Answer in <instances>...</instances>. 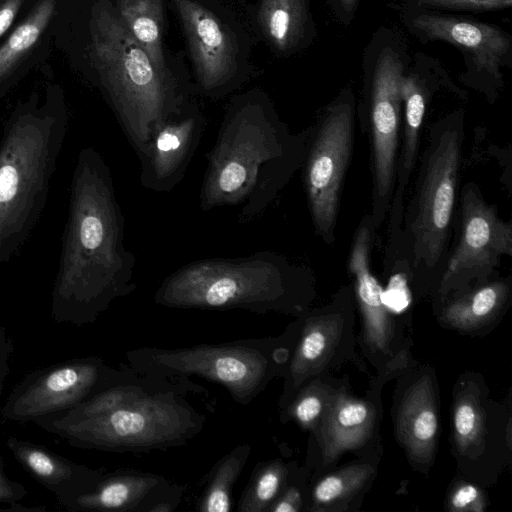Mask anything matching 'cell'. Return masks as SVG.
I'll list each match as a JSON object with an SVG mask.
<instances>
[{"mask_svg":"<svg viewBox=\"0 0 512 512\" xmlns=\"http://www.w3.org/2000/svg\"><path fill=\"white\" fill-rule=\"evenodd\" d=\"M309 133L292 132L261 91L234 96L206 156L200 209L238 207L240 223L262 216L300 170Z\"/></svg>","mask_w":512,"mask_h":512,"instance_id":"6da1fadb","label":"cell"},{"mask_svg":"<svg viewBox=\"0 0 512 512\" xmlns=\"http://www.w3.org/2000/svg\"><path fill=\"white\" fill-rule=\"evenodd\" d=\"M312 282L308 267L263 250L190 262L163 279L154 301L176 309L295 313L302 310Z\"/></svg>","mask_w":512,"mask_h":512,"instance_id":"7a4b0ae2","label":"cell"},{"mask_svg":"<svg viewBox=\"0 0 512 512\" xmlns=\"http://www.w3.org/2000/svg\"><path fill=\"white\" fill-rule=\"evenodd\" d=\"M464 139L463 109L447 112L432 123L413 193L404 206L403 231L412 284L418 289L436 287L446 266L456 225Z\"/></svg>","mask_w":512,"mask_h":512,"instance_id":"3957f363","label":"cell"},{"mask_svg":"<svg viewBox=\"0 0 512 512\" xmlns=\"http://www.w3.org/2000/svg\"><path fill=\"white\" fill-rule=\"evenodd\" d=\"M92 57L137 157L157 128L190 101L187 89L162 73L111 9L92 19Z\"/></svg>","mask_w":512,"mask_h":512,"instance_id":"277c9868","label":"cell"},{"mask_svg":"<svg viewBox=\"0 0 512 512\" xmlns=\"http://www.w3.org/2000/svg\"><path fill=\"white\" fill-rule=\"evenodd\" d=\"M412 55L396 29L379 27L362 55V87L356 117L369 143L372 221L378 230L388 215L395 186L402 119L401 77Z\"/></svg>","mask_w":512,"mask_h":512,"instance_id":"5b68a950","label":"cell"},{"mask_svg":"<svg viewBox=\"0 0 512 512\" xmlns=\"http://www.w3.org/2000/svg\"><path fill=\"white\" fill-rule=\"evenodd\" d=\"M286 336L182 348L140 347L125 353L131 370L158 379L197 376L223 386L240 405L251 403L288 365Z\"/></svg>","mask_w":512,"mask_h":512,"instance_id":"8992f818","label":"cell"},{"mask_svg":"<svg viewBox=\"0 0 512 512\" xmlns=\"http://www.w3.org/2000/svg\"><path fill=\"white\" fill-rule=\"evenodd\" d=\"M165 381V380H164ZM161 382L129 403L98 417L53 423L56 431L88 447L139 452L186 444L205 425L178 386Z\"/></svg>","mask_w":512,"mask_h":512,"instance_id":"52a82bcc","label":"cell"},{"mask_svg":"<svg viewBox=\"0 0 512 512\" xmlns=\"http://www.w3.org/2000/svg\"><path fill=\"white\" fill-rule=\"evenodd\" d=\"M356 97L350 85L319 111L309 126L302 181L315 234L327 245L335 242L340 200L352 160Z\"/></svg>","mask_w":512,"mask_h":512,"instance_id":"ba28073f","label":"cell"},{"mask_svg":"<svg viewBox=\"0 0 512 512\" xmlns=\"http://www.w3.org/2000/svg\"><path fill=\"white\" fill-rule=\"evenodd\" d=\"M400 21L419 42L457 49L465 71L458 81L493 105L504 89L503 69L512 66V36L501 27L459 13L401 7Z\"/></svg>","mask_w":512,"mask_h":512,"instance_id":"9c48e42d","label":"cell"},{"mask_svg":"<svg viewBox=\"0 0 512 512\" xmlns=\"http://www.w3.org/2000/svg\"><path fill=\"white\" fill-rule=\"evenodd\" d=\"M459 226L445 269L436 286L441 297L490 281L503 256H512V224L499 216L475 182L459 194Z\"/></svg>","mask_w":512,"mask_h":512,"instance_id":"30bf717a","label":"cell"},{"mask_svg":"<svg viewBox=\"0 0 512 512\" xmlns=\"http://www.w3.org/2000/svg\"><path fill=\"white\" fill-rule=\"evenodd\" d=\"M441 90H447L462 100L467 98V93L453 82L437 58L424 53L412 55L400 82L402 119L388 226L403 225L405 194L418 161L426 112Z\"/></svg>","mask_w":512,"mask_h":512,"instance_id":"8fae6325","label":"cell"},{"mask_svg":"<svg viewBox=\"0 0 512 512\" xmlns=\"http://www.w3.org/2000/svg\"><path fill=\"white\" fill-rule=\"evenodd\" d=\"M194 63L199 91L221 98L238 85L237 50L227 25L197 0H174Z\"/></svg>","mask_w":512,"mask_h":512,"instance_id":"7c38bea8","label":"cell"},{"mask_svg":"<svg viewBox=\"0 0 512 512\" xmlns=\"http://www.w3.org/2000/svg\"><path fill=\"white\" fill-rule=\"evenodd\" d=\"M206 125L205 115L193 102L164 121L138 156L140 184L153 192L172 191L183 180Z\"/></svg>","mask_w":512,"mask_h":512,"instance_id":"4fadbf2b","label":"cell"},{"mask_svg":"<svg viewBox=\"0 0 512 512\" xmlns=\"http://www.w3.org/2000/svg\"><path fill=\"white\" fill-rule=\"evenodd\" d=\"M122 375L104 366L99 359L57 367L37 379L6 406V415L23 420L72 408L101 383Z\"/></svg>","mask_w":512,"mask_h":512,"instance_id":"5bb4252c","label":"cell"},{"mask_svg":"<svg viewBox=\"0 0 512 512\" xmlns=\"http://www.w3.org/2000/svg\"><path fill=\"white\" fill-rule=\"evenodd\" d=\"M377 229L370 213H365L352 238L347 270L353 279L355 292L363 313L367 337L378 348H385L388 340L389 316L382 301L383 286L373 274L372 248Z\"/></svg>","mask_w":512,"mask_h":512,"instance_id":"9a60e30c","label":"cell"},{"mask_svg":"<svg viewBox=\"0 0 512 512\" xmlns=\"http://www.w3.org/2000/svg\"><path fill=\"white\" fill-rule=\"evenodd\" d=\"M165 478L146 472H124L100 480L96 486L77 496V510L126 512L148 511L173 488Z\"/></svg>","mask_w":512,"mask_h":512,"instance_id":"2e32d148","label":"cell"},{"mask_svg":"<svg viewBox=\"0 0 512 512\" xmlns=\"http://www.w3.org/2000/svg\"><path fill=\"white\" fill-rule=\"evenodd\" d=\"M257 18L266 40L282 56L307 49L318 35L311 0H261Z\"/></svg>","mask_w":512,"mask_h":512,"instance_id":"e0dca14e","label":"cell"},{"mask_svg":"<svg viewBox=\"0 0 512 512\" xmlns=\"http://www.w3.org/2000/svg\"><path fill=\"white\" fill-rule=\"evenodd\" d=\"M119 17L154 65L168 74L163 50L162 0H119Z\"/></svg>","mask_w":512,"mask_h":512,"instance_id":"ac0fdd59","label":"cell"},{"mask_svg":"<svg viewBox=\"0 0 512 512\" xmlns=\"http://www.w3.org/2000/svg\"><path fill=\"white\" fill-rule=\"evenodd\" d=\"M511 277L488 281L452 295L444 315L447 321L461 326L480 324L498 311L510 292Z\"/></svg>","mask_w":512,"mask_h":512,"instance_id":"d6986e66","label":"cell"},{"mask_svg":"<svg viewBox=\"0 0 512 512\" xmlns=\"http://www.w3.org/2000/svg\"><path fill=\"white\" fill-rule=\"evenodd\" d=\"M252 448L249 444L235 447L214 466L197 510L201 512H229L232 489Z\"/></svg>","mask_w":512,"mask_h":512,"instance_id":"ffe728a7","label":"cell"},{"mask_svg":"<svg viewBox=\"0 0 512 512\" xmlns=\"http://www.w3.org/2000/svg\"><path fill=\"white\" fill-rule=\"evenodd\" d=\"M55 5L56 0H40L0 47V78L8 74L36 44L54 14Z\"/></svg>","mask_w":512,"mask_h":512,"instance_id":"44dd1931","label":"cell"},{"mask_svg":"<svg viewBox=\"0 0 512 512\" xmlns=\"http://www.w3.org/2000/svg\"><path fill=\"white\" fill-rule=\"evenodd\" d=\"M287 475L286 466L278 460L258 463L239 500L237 511H268L285 488Z\"/></svg>","mask_w":512,"mask_h":512,"instance_id":"7402d4cb","label":"cell"},{"mask_svg":"<svg viewBox=\"0 0 512 512\" xmlns=\"http://www.w3.org/2000/svg\"><path fill=\"white\" fill-rule=\"evenodd\" d=\"M8 446L18 461L49 488L61 487L75 473L71 463L44 448L15 439H10Z\"/></svg>","mask_w":512,"mask_h":512,"instance_id":"603a6c76","label":"cell"},{"mask_svg":"<svg viewBox=\"0 0 512 512\" xmlns=\"http://www.w3.org/2000/svg\"><path fill=\"white\" fill-rule=\"evenodd\" d=\"M402 416V431L410 445L416 448L431 445L438 430V419L423 389L414 391Z\"/></svg>","mask_w":512,"mask_h":512,"instance_id":"cb8c5ba5","label":"cell"},{"mask_svg":"<svg viewBox=\"0 0 512 512\" xmlns=\"http://www.w3.org/2000/svg\"><path fill=\"white\" fill-rule=\"evenodd\" d=\"M367 406L357 401H344L336 409L331 420V436L335 449L340 448L351 439L355 432L367 422Z\"/></svg>","mask_w":512,"mask_h":512,"instance_id":"d4e9b609","label":"cell"},{"mask_svg":"<svg viewBox=\"0 0 512 512\" xmlns=\"http://www.w3.org/2000/svg\"><path fill=\"white\" fill-rule=\"evenodd\" d=\"M512 0H401V7L449 13H484L508 9Z\"/></svg>","mask_w":512,"mask_h":512,"instance_id":"484cf974","label":"cell"},{"mask_svg":"<svg viewBox=\"0 0 512 512\" xmlns=\"http://www.w3.org/2000/svg\"><path fill=\"white\" fill-rule=\"evenodd\" d=\"M351 486L349 475H330L317 484L314 499L318 504L332 503L349 491Z\"/></svg>","mask_w":512,"mask_h":512,"instance_id":"4316f807","label":"cell"},{"mask_svg":"<svg viewBox=\"0 0 512 512\" xmlns=\"http://www.w3.org/2000/svg\"><path fill=\"white\" fill-rule=\"evenodd\" d=\"M454 426L458 438L463 443L474 438L478 428V416L472 404L462 402L457 406L454 414Z\"/></svg>","mask_w":512,"mask_h":512,"instance_id":"83f0119b","label":"cell"},{"mask_svg":"<svg viewBox=\"0 0 512 512\" xmlns=\"http://www.w3.org/2000/svg\"><path fill=\"white\" fill-rule=\"evenodd\" d=\"M291 415L301 425L307 426L314 422L322 410L321 399L311 393L299 396L296 401L291 404Z\"/></svg>","mask_w":512,"mask_h":512,"instance_id":"f1b7e54d","label":"cell"},{"mask_svg":"<svg viewBox=\"0 0 512 512\" xmlns=\"http://www.w3.org/2000/svg\"><path fill=\"white\" fill-rule=\"evenodd\" d=\"M334 18L343 26H349L355 18L361 0H325Z\"/></svg>","mask_w":512,"mask_h":512,"instance_id":"f546056e","label":"cell"},{"mask_svg":"<svg viewBox=\"0 0 512 512\" xmlns=\"http://www.w3.org/2000/svg\"><path fill=\"white\" fill-rule=\"evenodd\" d=\"M301 506V496L296 487H286L273 502L270 512H297Z\"/></svg>","mask_w":512,"mask_h":512,"instance_id":"4dcf8cb0","label":"cell"},{"mask_svg":"<svg viewBox=\"0 0 512 512\" xmlns=\"http://www.w3.org/2000/svg\"><path fill=\"white\" fill-rule=\"evenodd\" d=\"M18 177L16 170L11 166L0 168V202L12 199L17 191Z\"/></svg>","mask_w":512,"mask_h":512,"instance_id":"1f68e13d","label":"cell"},{"mask_svg":"<svg viewBox=\"0 0 512 512\" xmlns=\"http://www.w3.org/2000/svg\"><path fill=\"white\" fill-rule=\"evenodd\" d=\"M24 494L25 490L21 485L11 482L5 477L0 460V501L13 502L22 498Z\"/></svg>","mask_w":512,"mask_h":512,"instance_id":"d6a6232c","label":"cell"},{"mask_svg":"<svg viewBox=\"0 0 512 512\" xmlns=\"http://www.w3.org/2000/svg\"><path fill=\"white\" fill-rule=\"evenodd\" d=\"M479 497V491L473 485H464L457 489L452 497V505L455 509H468Z\"/></svg>","mask_w":512,"mask_h":512,"instance_id":"836d02e7","label":"cell"},{"mask_svg":"<svg viewBox=\"0 0 512 512\" xmlns=\"http://www.w3.org/2000/svg\"><path fill=\"white\" fill-rule=\"evenodd\" d=\"M23 0H5L0 5V37L8 30Z\"/></svg>","mask_w":512,"mask_h":512,"instance_id":"e575fe53","label":"cell"},{"mask_svg":"<svg viewBox=\"0 0 512 512\" xmlns=\"http://www.w3.org/2000/svg\"><path fill=\"white\" fill-rule=\"evenodd\" d=\"M2 344H3L2 334L0 333V367H1V362H2V352H3Z\"/></svg>","mask_w":512,"mask_h":512,"instance_id":"d590c367","label":"cell"}]
</instances>
